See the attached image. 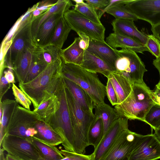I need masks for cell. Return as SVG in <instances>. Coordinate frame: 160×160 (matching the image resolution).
Returning <instances> with one entry per match:
<instances>
[{
	"mask_svg": "<svg viewBox=\"0 0 160 160\" xmlns=\"http://www.w3.org/2000/svg\"><path fill=\"white\" fill-rule=\"evenodd\" d=\"M130 1L131 0H109V2L106 6L98 11V14L99 19H100L103 14L109 9L116 6L125 5Z\"/></svg>",
	"mask_w": 160,
	"mask_h": 160,
	"instance_id": "cell-43",
	"label": "cell"
},
{
	"mask_svg": "<svg viewBox=\"0 0 160 160\" xmlns=\"http://www.w3.org/2000/svg\"><path fill=\"white\" fill-rule=\"evenodd\" d=\"M144 122L149 125L154 130L160 126V106L155 105L146 114Z\"/></svg>",
	"mask_w": 160,
	"mask_h": 160,
	"instance_id": "cell-35",
	"label": "cell"
},
{
	"mask_svg": "<svg viewBox=\"0 0 160 160\" xmlns=\"http://www.w3.org/2000/svg\"><path fill=\"white\" fill-rule=\"evenodd\" d=\"M106 42L113 49L119 47L141 53L148 51L146 47L142 44L129 37L114 32L109 34Z\"/></svg>",
	"mask_w": 160,
	"mask_h": 160,
	"instance_id": "cell-18",
	"label": "cell"
},
{
	"mask_svg": "<svg viewBox=\"0 0 160 160\" xmlns=\"http://www.w3.org/2000/svg\"><path fill=\"white\" fill-rule=\"evenodd\" d=\"M38 2L32 7L29 8L27 11L17 21L5 37L2 42L5 43L12 40L15 36L27 25L33 20V12L37 8Z\"/></svg>",
	"mask_w": 160,
	"mask_h": 160,
	"instance_id": "cell-30",
	"label": "cell"
},
{
	"mask_svg": "<svg viewBox=\"0 0 160 160\" xmlns=\"http://www.w3.org/2000/svg\"><path fill=\"white\" fill-rule=\"evenodd\" d=\"M41 47L44 60L48 64L61 58V53L62 49L50 44Z\"/></svg>",
	"mask_w": 160,
	"mask_h": 160,
	"instance_id": "cell-36",
	"label": "cell"
},
{
	"mask_svg": "<svg viewBox=\"0 0 160 160\" xmlns=\"http://www.w3.org/2000/svg\"><path fill=\"white\" fill-rule=\"evenodd\" d=\"M79 36L80 38L79 42L80 48L84 51L87 50L89 46L90 40L89 38L84 35H80Z\"/></svg>",
	"mask_w": 160,
	"mask_h": 160,
	"instance_id": "cell-46",
	"label": "cell"
},
{
	"mask_svg": "<svg viewBox=\"0 0 160 160\" xmlns=\"http://www.w3.org/2000/svg\"><path fill=\"white\" fill-rule=\"evenodd\" d=\"M124 6L138 19L151 26L160 23V0H131Z\"/></svg>",
	"mask_w": 160,
	"mask_h": 160,
	"instance_id": "cell-10",
	"label": "cell"
},
{
	"mask_svg": "<svg viewBox=\"0 0 160 160\" xmlns=\"http://www.w3.org/2000/svg\"><path fill=\"white\" fill-rule=\"evenodd\" d=\"M73 6L70 0H58L49 9L35 19L32 25V32L34 40L39 27L46 19L54 14L60 13L63 15Z\"/></svg>",
	"mask_w": 160,
	"mask_h": 160,
	"instance_id": "cell-22",
	"label": "cell"
},
{
	"mask_svg": "<svg viewBox=\"0 0 160 160\" xmlns=\"http://www.w3.org/2000/svg\"><path fill=\"white\" fill-rule=\"evenodd\" d=\"M5 159L6 160H22L8 153L6 155Z\"/></svg>",
	"mask_w": 160,
	"mask_h": 160,
	"instance_id": "cell-52",
	"label": "cell"
},
{
	"mask_svg": "<svg viewBox=\"0 0 160 160\" xmlns=\"http://www.w3.org/2000/svg\"><path fill=\"white\" fill-rule=\"evenodd\" d=\"M60 151L65 157L60 160H93L92 153L89 155H86L76 152H69L64 149H61Z\"/></svg>",
	"mask_w": 160,
	"mask_h": 160,
	"instance_id": "cell-40",
	"label": "cell"
},
{
	"mask_svg": "<svg viewBox=\"0 0 160 160\" xmlns=\"http://www.w3.org/2000/svg\"><path fill=\"white\" fill-rule=\"evenodd\" d=\"M84 1L92 6L97 11L101 10L106 7L109 2V0H85Z\"/></svg>",
	"mask_w": 160,
	"mask_h": 160,
	"instance_id": "cell-44",
	"label": "cell"
},
{
	"mask_svg": "<svg viewBox=\"0 0 160 160\" xmlns=\"http://www.w3.org/2000/svg\"><path fill=\"white\" fill-rule=\"evenodd\" d=\"M18 102L14 100L7 99L0 102L2 110L1 122L0 123V144L6 134L7 128L18 105Z\"/></svg>",
	"mask_w": 160,
	"mask_h": 160,
	"instance_id": "cell-26",
	"label": "cell"
},
{
	"mask_svg": "<svg viewBox=\"0 0 160 160\" xmlns=\"http://www.w3.org/2000/svg\"><path fill=\"white\" fill-rule=\"evenodd\" d=\"M63 15L62 14H54L41 24L38 30L34 40L37 46L43 47L49 44L56 24Z\"/></svg>",
	"mask_w": 160,
	"mask_h": 160,
	"instance_id": "cell-17",
	"label": "cell"
},
{
	"mask_svg": "<svg viewBox=\"0 0 160 160\" xmlns=\"http://www.w3.org/2000/svg\"><path fill=\"white\" fill-rule=\"evenodd\" d=\"M73 1L76 3V4H81L84 3L83 0H73Z\"/></svg>",
	"mask_w": 160,
	"mask_h": 160,
	"instance_id": "cell-55",
	"label": "cell"
},
{
	"mask_svg": "<svg viewBox=\"0 0 160 160\" xmlns=\"http://www.w3.org/2000/svg\"><path fill=\"white\" fill-rule=\"evenodd\" d=\"M80 66L88 72L96 74L100 73L107 78L112 72L116 71L104 61L87 50L84 51L83 61Z\"/></svg>",
	"mask_w": 160,
	"mask_h": 160,
	"instance_id": "cell-20",
	"label": "cell"
},
{
	"mask_svg": "<svg viewBox=\"0 0 160 160\" xmlns=\"http://www.w3.org/2000/svg\"><path fill=\"white\" fill-rule=\"evenodd\" d=\"M5 78L10 83H14L15 82V77L13 71L8 69L4 72L3 74Z\"/></svg>",
	"mask_w": 160,
	"mask_h": 160,
	"instance_id": "cell-48",
	"label": "cell"
},
{
	"mask_svg": "<svg viewBox=\"0 0 160 160\" xmlns=\"http://www.w3.org/2000/svg\"><path fill=\"white\" fill-rule=\"evenodd\" d=\"M35 47L24 50L15 61L13 71L19 83H24L32 64L33 53Z\"/></svg>",
	"mask_w": 160,
	"mask_h": 160,
	"instance_id": "cell-19",
	"label": "cell"
},
{
	"mask_svg": "<svg viewBox=\"0 0 160 160\" xmlns=\"http://www.w3.org/2000/svg\"><path fill=\"white\" fill-rule=\"evenodd\" d=\"M87 50L116 70L115 65L118 56L117 49L111 48L106 42L90 39Z\"/></svg>",
	"mask_w": 160,
	"mask_h": 160,
	"instance_id": "cell-16",
	"label": "cell"
},
{
	"mask_svg": "<svg viewBox=\"0 0 160 160\" xmlns=\"http://www.w3.org/2000/svg\"><path fill=\"white\" fill-rule=\"evenodd\" d=\"M152 64L159 72L160 81V56L158 58L153 59Z\"/></svg>",
	"mask_w": 160,
	"mask_h": 160,
	"instance_id": "cell-51",
	"label": "cell"
},
{
	"mask_svg": "<svg viewBox=\"0 0 160 160\" xmlns=\"http://www.w3.org/2000/svg\"><path fill=\"white\" fill-rule=\"evenodd\" d=\"M151 30L153 35L155 36L160 42V23L151 26Z\"/></svg>",
	"mask_w": 160,
	"mask_h": 160,
	"instance_id": "cell-49",
	"label": "cell"
},
{
	"mask_svg": "<svg viewBox=\"0 0 160 160\" xmlns=\"http://www.w3.org/2000/svg\"><path fill=\"white\" fill-rule=\"evenodd\" d=\"M145 46L148 51L156 58L160 56V42L153 34L147 35V38Z\"/></svg>",
	"mask_w": 160,
	"mask_h": 160,
	"instance_id": "cell-39",
	"label": "cell"
},
{
	"mask_svg": "<svg viewBox=\"0 0 160 160\" xmlns=\"http://www.w3.org/2000/svg\"><path fill=\"white\" fill-rule=\"evenodd\" d=\"M62 75L79 85L89 94L94 106L105 103L107 96L106 86L96 73L88 72L81 67L62 62Z\"/></svg>",
	"mask_w": 160,
	"mask_h": 160,
	"instance_id": "cell-4",
	"label": "cell"
},
{
	"mask_svg": "<svg viewBox=\"0 0 160 160\" xmlns=\"http://www.w3.org/2000/svg\"><path fill=\"white\" fill-rule=\"evenodd\" d=\"M61 58L48 64L34 79L18 86L31 101L34 109L54 94L62 76Z\"/></svg>",
	"mask_w": 160,
	"mask_h": 160,
	"instance_id": "cell-1",
	"label": "cell"
},
{
	"mask_svg": "<svg viewBox=\"0 0 160 160\" xmlns=\"http://www.w3.org/2000/svg\"><path fill=\"white\" fill-rule=\"evenodd\" d=\"M107 78L110 80L116 92L118 104H120L130 93L132 84L123 75L116 71L112 72Z\"/></svg>",
	"mask_w": 160,
	"mask_h": 160,
	"instance_id": "cell-24",
	"label": "cell"
},
{
	"mask_svg": "<svg viewBox=\"0 0 160 160\" xmlns=\"http://www.w3.org/2000/svg\"><path fill=\"white\" fill-rule=\"evenodd\" d=\"M71 30L63 16L61 17L56 24L49 44L62 49Z\"/></svg>",
	"mask_w": 160,
	"mask_h": 160,
	"instance_id": "cell-31",
	"label": "cell"
},
{
	"mask_svg": "<svg viewBox=\"0 0 160 160\" xmlns=\"http://www.w3.org/2000/svg\"><path fill=\"white\" fill-rule=\"evenodd\" d=\"M62 77L66 86L82 109L88 113L94 114L93 112L94 103L89 94L76 83Z\"/></svg>",
	"mask_w": 160,
	"mask_h": 160,
	"instance_id": "cell-21",
	"label": "cell"
},
{
	"mask_svg": "<svg viewBox=\"0 0 160 160\" xmlns=\"http://www.w3.org/2000/svg\"><path fill=\"white\" fill-rule=\"evenodd\" d=\"M114 33L129 37L145 46L147 34L139 31L132 19H115L112 22Z\"/></svg>",
	"mask_w": 160,
	"mask_h": 160,
	"instance_id": "cell-15",
	"label": "cell"
},
{
	"mask_svg": "<svg viewBox=\"0 0 160 160\" xmlns=\"http://www.w3.org/2000/svg\"><path fill=\"white\" fill-rule=\"evenodd\" d=\"M107 96L112 106L118 104L117 94L110 80L108 79L106 86Z\"/></svg>",
	"mask_w": 160,
	"mask_h": 160,
	"instance_id": "cell-42",
	"label": "cell"
},
{
	"mask_svg": "<svg viewBox=\"0 0 160 160\" xmlns=\"http://www.w3.org/2000/svg\"><path fill=\"white\" fill-rule=\"evenodd\" d=\"M4 151L2 148H0V160H6Z\"/></svg>",
	"mask_w": 160,
	"mask_h": 160,
	"instance_id": "cell-54",
	"label": "cell"
},
{
	"mask_svg": "<svg viewBox=\"0 0 160 160\" xmlns=\"http://www.w3.org/2000/svg\"><path fill=\"white\" fill-rule=\"evenodd\" d=\"M155 105L153 91L143 82L133 84L129 95L121 103L116 105L114 108L120 117L144 122L146 114Z\"/></svg>",
	"mask_w": 160,
	"mask_h": 160,
	"instance_id": "cell-3",
	"label": "cell"
},
{
	"mask_svg": "<svg viewBox=\"0 0 160 160\" xmlns=\"http://www.w3.org/2000/svg\"><path fill=\"white\" fill-rule=\"evenodd\" d=\"M30 22L24 28L11 40L12 44L5 58L8 68L13 72V66L18 55L25 49L35 47L36 45L33 39Z\"/></svg>",
	"mask_w": 160,
	"mask_h": 160,
	"instance_id": "cell-12",
	"label": "cell"
},
{
	"mask_svg": "<svg viewBox=\"0 0 160 160\" xmlns=\"http://www.w3.org/2000/svg\"><path fill=\"white\" fill-rule=\"evenodd\" d=\"M118 58L116 71L126 77L132 84L144 82L143 77L147 71L145 66L136 52L129 49L118 50Z\"/></svg>",
	"mask_w": 160,
	"mask_h": 160,
	"instance_id": "cell-6",
	"label": "cell"
},
{
	"mask_svg": "<svg viewBox=\"0 0 160 160\" xmlns=\"http://www.w3.org/2000/svg\"><path fill=\"white\" fill-rule=\"evenodd\" d=\"M41 120L33 111L17 106L8 126L6 134L27 138L25 132L28 128L33 127L38 121Z\"/></svg>",
	"mask_w": 160,
	"mask_h": 160,
	"instance_id": "cell-11",
	"label": "cell"
},
{
	"mask_svg": "<svg viewBox=\"0 0 160 160\" xmlns=\"http://www.w3.org/2000/svg\"><path fill=\"white\" fill-rule=\"evenodd\" d=\"M160 158V141L154 134L142 135L129 160H157Z\"/></svg>",
	"mask_w": 160,
	"mask_h": 160,
	"instance_id": "cell-14",
	"label": "cell"
},
{
	"mask_svg": "<svg viewBox=\"0 0 160 160\" xmlns=\"http://www.w3.org/2000/svg\"><path fill=\"white\" fill-rule=\"evenodd\" d=\"M104 133L102 120L101 118L96 117L88 134V146L92 145L94 147V150L96 149L103 138Z\"/></svg>",
	"mask_w": 160,
	"mask_h": 160,
	"instance_id": "cell-33",
	"label": "cell"
},
{
	"mask_svg": "<svg viewBox=\"0 0 160 160\" xmlns=\"http://www.w3.org/2000/svg\"><path fill=\"white\" fill-rule=\"evenodd\" d=\"M154 131V134L160 141V126Z\"/></svg>",
	"mask_w": 160,
	"mask_h": 160,
	"instance_id": "cell-53",
	"label": "cell"
},
{
	"mask_svg": "<svg viewBox=\"0 0 160 160\" xmlns=\"http://www.w3.org/2000/svg\"><path fill=\"white\" fill-rule=\"evenodd\" d=\"M58 0H44L38 2L37 8L33 12V20L54 5Z\"/></svg>",
	"mask_w": 160,
	"mask_h": 160,
	"instance_id": "cell-41",
	"label": "cell"
},
{
	"mask_svg": "<svg viewBox=\"0 0 160 160\" xmlns=\"http://www.w3.org/2000/svg\"><path fill=\"white\" fill-rule=\"evenodd\" d=\"M128 120L120 117L113 122L92 153L93 160H100L106 155L119 136L128 129Z\"/></svg>",
	"mask_w": 160,
	"mask_h": 160,
	"instance_id": "cell-13",
	"label": "cell"
},
{
	"mask_svg": "<svg viewBox=\"0 0 160 160\" xmlns=\"http://www.w3.org/2000/svg\"><path fill=\"white\" fill-rule=\"evenodd\" d=\"M54 94L57 96L59 105L56 112L43 121L48 124L61 137L64 150L75 152V136L67 99L65 84L62 76Z\"/></svg>",
	"mask_w": 160,
	"mask_h": 160,
	"instance_id": "cell-2",
	"label": "cell"
},
{
	"mask_svg": "<svg viewBox=\"0 0 160 160\" xmlns=\"http://www.w3.org/2000/svg\"><path fill=\"white\" fill-rule=\"evenodd\" d=\"M37 131L35 128L31 127L29 128L25 132V135L27 137H32L37 133Z\"/></svg>",
	"mask_w": 160,
	"mask_h": 160,
	"instance_id": "cell-50",
	"label": "cell"
},
{
	"mask_svg": "<svg viewBox=\"0 0 160 160\" xmlns=\"http://www.w3.org/2000/svg\"><path fill=\"white\" fill-rule=\"evenodd\" d=\"M106 12L114 17L115 19H129L137 21L138 19L128 10L124 5H119L112 7Z\"/></svg>",
	"mask_w": 160,
	"mask_h": 160,
	"instance_id": "cell-37",
	"label": "cell"
},
{
	"mask_svg": "<svg viewBox=\"0 0 160 160\" xmlns=\"http://www.w3.org/2000/svg\"><path fill=\"white\" fill-rule=\"evenodd\" d=\"M31 138L6 134L0 148L2 147L8 153L22 160H43L32 142Z\"/></svg>",
	"mask_w": 160,
	"mask_h": 160,
	"instance_id": "cell-8",
	"label": "cell"
},
{
	"mask_svg": "<svg viewBox=\"0 0 160 160\" xmlns=\"http://www.w3.org/2000/svg\"><path fill=\"white\" fill-rule=\"evenodd\" d=\"M11 85L3 74L0 78V102H2V97L10 88Z\"/></svg>",
	"mask_w": 160,
	"mask_h": 160,
	"instance_id": "cell-45",
	"label": "cell"
},
{
	"mask_svg": "<svg viewBox=\"0 0 160 160\" xmlns=\"http://www.w3.org/2000/svg\"><path fill=\"white\" fill-rule=\"evenodd\" d=\"M74 6V10L88 19L97 24H102L96 11L91 5L85 2L83 3L76 4Z\"/></svg>",
	"mask_w": 160,
	"mask_h": 160,
	"instance_id": "cell-34",
	"label": "cell"
},
{
	"mask_svg": "<svg viewBox=\"0 0 160 160\" xmlns=\"http://www.w3.org/2000/svg\"><path fill=\"white\" fill-rule=\"evenodd\" d=\"M63 16L71 29L79 36L84 35L90 39L105 42V28L102 24L94 23L73 9L68 10Z\"/></svg>",
	"mask_w": 160,
	"mask_h": 160,
	"instance_id": "cell-7",
	"label": "cell"
},
{
	"mask_svg": "<svg viewBox=\"0 0 160 160\" xmlns=\"http://www.w3.org/2000/svg\"><path fill=\"white\" fill-rule=\"evenodd\" d=\"M80 38H76L69 46L61 51V57L63 62L80 66L83 61L84 51L79 46Z\"/></svg>",
	"mask_w": 160,
	"mask_h": 160,
	"instance_id": "cell-25",
	"label": "cell"
},
{
	"mask_svg": "<svg viewBox=\"0 0 160 160\" xmlns=\"http://www.w3.org/2000/svg\"><path fill=\"white\" fill-rule=\"evenodd\" d=\"M65 86L67 101L74 133L75 152L84 154L86 148L88 146V132L96 117L94 114H91L84 111L65 85Z\"/></svg>",
	"mask_w": 160,
	"mask_h": 160,
	"instance_id": "cell-5",
	"label": "cell"
},
{
	"mask_svg": "<svg viewBox=\"0 0 160 160\" xmlns=\"http://www.w3.org/2000/svg\"><path fill=\"white\" fill-rule=\"evenodd\" d=\"M31 141L43 160H60L64 158L56 146L47 144L34 137Z\"/></svg>",
	"mask_w": 160,
	"mask_h": 160,
	"instance_id": "cell-29",
	"label": "cell"
},
{
	"mask_svg": "<svg viewBox=\"0 0 160 160\" xmlns=\"http://www.w3.org/2000/svg\"><path fill=\"white\" fill-rule=\"evenodd\" d=\"M48 65L44 60L41 47L36 46L33 52L32 64L24 83L28 82L34 79Z\"/></svg>",
	"mask_w": 160,
	"mask_h": 160,
	"instance_id": "cell-27",
	"label": "cell"
},
{
	"mask_svg": "<svg viewBox=\"0 0 160 160\" xmlns=\"http://www.w3.org/2000/svg\"><path fill=\"white\" fill-rule=\"evenodd\" d=\"M153 101L156 105L160 106V81L156 85L155 89L153 91Z\"/></svg>",
	"mask_w": 160,
	"mask_h": 160,
	"instance_id": "cell-47",
	"label": "cell"
},
{
	"mask_svg": "<svg viewBox=\"0 0 160 160\" xmlns=\"http://www.w3.org/2000/svg\"><path fill=\"white\" fill-rule=\"evenodd\" d=\"M12 89L15 100L24 108L30 110V107L32 102L28 97L14 83L12 84Z\"/></svg>",
	"mask_w": 160,
	"mask_h": 160,
	"instance_id": "cell-38",
	"label": "cell"
},
{
	"mask_svg": "<svg viewBox=\"0 0 160 160\" xmlns=\"http://www.w3.org/2000/svg\"><path fill=\"white\" fill-rule=\"evenodd\" d=\"M59 102L57 96L53 95L45 101L41 102L33 111L41 120L45 119L53 114L57 111Z\"/></svg>",
	"mask_w": 160,
	"mask_h": 160,
	"instance_id": "cell-32",
	"label": "cell"
},
{
	"mask_svg": "<svg viewBox=\"0 0 160 160\" xmlns=\"http://www.w3.org/2000/svg\"><path fill=\"white\" fill-rule=\"evenodd\" d=\"M142 135L128 129L119 136L108 153L100 160H129Z\"/></svg>",
	"mask_w": 160,
	"mask_h": 160,
	"instance_id": "cell-9",
	"label": "cell"
},
{
	"mask_svg": "<svg viewBox=\"0 0 160 160\" xmlns=\"http://www.w3.org/2000/svg\"><path fill=\"white\" fill-rule=\"evenodd\" d=\"M95 116L101 118L104 129V135L113 122L120 117L115 108L105 103L94 106Z\"/></svg>",
	"mask_w": 160,
	"mask_h": 160,
	"instance_id": "cell-28",
	"label": "cell"
},
{
	"mask_svg": "<svg viewBox=\"0 0 160 160\" xmlns=\"http://www.w3.org/2000/svg\"><path fill=\"white\" fill-rule=\"evenodd\" d=\"M34 127L38 132L33 137L43 143L54 146L63 143V141L61 136L44 121L42 120L38 121Z\"/></svg>",
	"mask_w": 160,
	"mask_h": 160,
	"instance_id": "cell-23",
	"label": "cell"
}]
</instances>
